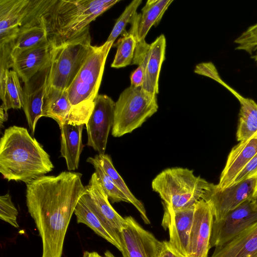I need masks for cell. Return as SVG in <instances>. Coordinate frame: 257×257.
Masks as SVG:
<instances>
[{"label": "cell", "instance_id": "obj_21", "mask_svg": "<svg viewBox=\"0 0 257 257\" xmlns=\"http://www.w3.org/2000/svg\"><path fill=\"white\" fill-rule=\"evenodd\" d=\"M47 38L46 30L42 23L32 17L20 28L19 32L12 40L0 45V53L8 56L11 63L12 59L20 52Z\"/></svg>", "mask_w": 257, "mask_h": 257}, {"label": "cell", "instance_id": "obj_19", "mask_svg": "<svg viewBox=\"0 0 257 257\" xmlns=\"http://www.w3.org/2000/svg\"><path fill=\"white\" fill-rule=\"evenodd\" d=\"M32 0H0V45L17 35L30 11Z\"/></svg>", "mask_w": 257, "mask_h": 257}, {"label": "cell", "instance_id": "obj_41", "mask_svg": "<svg viewBox=\"0 0 257 257\" xmlns=\"http://www.w3.org/2000/svg\"><path fill=\"white\" fill-rule=\"evenodd\" d=\"M101 257H116V256H115L110 251L106 250L104 252V256H101Z\"/></svg>", "mask_w": 257, "mask_h": 257}, {"label": "cell", "instance_id": "obj_3", "mask_svg": "<svg viewBox=\"0 0 257 257\" xmlns=\"http://www.w3.org/2000/svg\"><path fill=\"white\" fill-rule=\"evenodd\" d=\"M54 167L50 155L27 128L13 125L5 130L0 140V173L5 179L27 184Z\"/></svg>", "mask_w": 257, "mask_h": 257}, {"label": "cell", "instance_id": "obj_27", "mask_svg": "<svg viewBox=\"0 0 257 257\" xmlns=\"http://www.w3.org/2000/svg\"><path fill=\"white\" fill-rule=\"evenodd\" d=\"M20 77L12 70H0V97L2 106L6 111L10 109H21L23 106V89Z\"/></svg>", "mask_w": 257, "mask_h": 257}, {"label": "cell", "instance_id": "obj_25", "mask_svg": "<svg viewBox=\"0 0 257 257\" xmlns=\"http://www.w3.org/2000/svg\"><path fill=\"white\" fill-rule=\"evenodd\" d=\"M166 41L165 36L161 35L150 44L144 61L145 75L142 87L155 94L159 93V79L161 66L165 60Z\"/></svg>", "mask_w": 257, "mask_h": 257}, {"label": "cell", "instance_id": "obj_1", "mask_svg": "<svg viewBox=\"0 0 257 257\" xmlns=\"http://www.w3.org/2000/svg\"><path fill=\"white\" fill-rule=\"evenodd\" d=\"M82 176L79 172L62 171L26 184V205L42 239L41 257L62 256L75 208L87 192Z\"/></svg>", "mask_w": 257, "mask_h": 257}, {"label": "cell", "instance_id": "obj_43", "mask_svg": "<svg viewBox=\"0 0 257 257\" xmlns=\"http://www.w3.org/2000/svg\"><path fill=\"white\" fill-rule=\"evenodd\" d=\"M253 53H254V54L252 56V58L255 61L257 59V47L255 49Z\"/></svg>", "mask_w": 257, "mask_h": 257}, {"label": "cell", "instance_id": "obj_45", "mask_svg": "<svg viewBox=\"0 0 257 257\" xmlns=\"http://www.w3.org/2000/svg\"><path fill=\"white\" fill-rule=\"evenodd\" d=\"M83 257H85V256L84 255H83Z\"/></svg>", "mask_w": 257, "mask_h": 257}, {"label": "cell", "instance_id": "obj_44", "mask_svg": "<svg viewBox=\"0 0 257 257\" xmlns=\"http://www.w3.org/2000/svg\"><path fill=\"white\" fill-rule=\"evenodd\" d=\"M255 61L256 62V64H257V59L255 60Z\"/></svg>", "mask_w": 257, "mask_h": 257}, {"label": "cell", "instance_id": "obj_36", "mask_svg": "<svg viewBox=\"0 0 257 257\" xmlns=\"http://www.w3.org/2000/svg\"><path fill=\"white\" fill-rule=\"evenodd\" d=\"M145 75V68L143 60L131 75V86L135 87H142L144 82Z\"/></svg>", "mask_w": 257, "mask_h": 257}, {"label": "cell", "instance_id": "obj_11", "mask_svg": "<svg viewBox=\"0 0 257 257\" xmlns=\"http://www.w3.org/2000/svg\"><path fill=\"white\" fill-rule=\"evenodd\" d=\"M257 221V210L250 199L230 211L221 219L214 220L210 239V248L221 246L239 235Z\"/></svg>", "mask_w": 257, "mask_h": 257}, {"label": "cell", "instance_id": "obj_14", "mask_svg": "<svg viewBox=\"0 0 257 257\" xmlns=\"http://www.w3.org/2000/svg\"><path fill=\"white\" fill-rule=\"evenodd\" d=\"M213 221L210 206L201 199L195 205L189 236V257H208Z\"/></svg>", "mask_w": 257, "mask_h": 257}, {"label": "cell", "instance_id": "obj_42", "mask_svg": "<svg viewBox=\"0 0 257 257\" xmlns=\"http://www.w3.org/2000/svg\"><path fill=\"white\" fill-rule=\"evenodd\" d=\"M252 178H254L255 179V188L254 192V194H255L257 192V172L253 176Z\"/></svg>", "mask_w": 257, "mask_h": 257}, {"label": "cell", "instance_id": "obj_26", "mask_svg": "<svg viewBox=\"0 0 257 257\" xmlns=\"http://www.w3.org/2000/svg\"><path fill=\"white\" fill-rule=\"evenodd\" d=\"M226 88L236 97L240 105L236 132L237 141L257 136V103L251 98L242 96L229 85Z\"/></svg>", "mask_w": 257, "mask_h": 257}, {"label": "cell", "instance_id": "obj_32", "mask_svg": "<svg viewBox=\"0 0 257 257\" xmlns=\"http://www.w3.org/2000/svg\"><path fill=\"white\" fill-rule=\"evenodd\" d=\"M18 211L12 201L8 192L0 197V218L12 226L18 228L17 222Z\"/></svg>", "mask_w": 257, "mask_h": 257}, {"label": "cell", "instance_id": "obj_34", "mask_svg": "<svg viewBox=\"0 0 257 257\" xmlns=\"http://www.w3.org/2000/svg\"><path fill=\"white\" fill-rule=\"evenodd\" d=\"M194 72L209 77L220 83L225 87L227 85L221 79L215 65L211 62H203L197 64Z\"/></svg>", "mask_w": 257, "mask_h": 257}, {"label": "cell", "instance_id": "obj_10", "mask_svg": "<svg viewBox=\"0 0 257 257\" xmlns=\"http://www.w3.org/2000/svg\"><path fill=\"white\" fill-rule=\"evenodd\" d=\"M118 232L122 257H159L163 242L145 229L131 216Z\"/></svg>", "mask_w": 257, "mask_h": 257}, {"label": "cell", "instance_id": "obj_33", "mask_svg": "<svg viewBox=\"0 0 257 257\" xmlns=\"http://www.w3.org/2000/svg\"><path fill=\"white\" fill-rule=\"evenodd\" d=\"M234 42L237 45L236 49L252 54L257 47V23L248 28Z\"/></svg>", "mask_w": 257, "mask_h": 257}, {"label": "cell", "instance_id": "obj_13", "mask_svg": "<svg viewBox=\"0 0 257 257\" xmlns=\"http://www.w3.org/2000/svg\"><path fill=\"white\" fill-rule=\"evenodd\" d=\"M43 116L54 119L60 125L65 123L86 124L91 113L74 107L71 104L68 90L47 87L44 95Z\"/></svg>", "mask_w": 257, "mask_h": 257}, {"label": "cell", "instance_id": "obj_4", "mask_svg": "<svg viewBox=\"0 0 257 257\" xmlns=\"http://www.w3.org/2000/svg\"><path fill=\"white\" fill-rule=\"evenodd\" d=\"M209 182L196 176L188 168L166 169L152 182V188L163 200V206L173 211L194 205L201 199Z\"/></svg>", "mask_w": 257, "mask_h": 257}, {"label": "cell", "instance_id": "obj_5", "mask_svg": "<svg viewBox=\"0 0 257 257\" xmlns=\"http://www.w3.org/2000/svg\"><path fill=\"white\" fill-rule=\"evenodd\" d=\"M89 27L55 47L47 87L67 90L94 49Z\"/></svg>", "mask_w": 257, "mask_h": 257}, {"label": "cell", "instance_id": "obj_12", "mask_svg": "<svg viewBox=\"0 0 257 257\" xmlns=\"http://www.w3.org/2000/svg\"><path fill=\"white\" fill-rule=\"evenodd\" d=\"M173 2L148 0L142 9V13L133 18L130 24L134 28L137 42L133 64L139 65L143 61L150 45L146 42L145 38L151 27L159 23Z\"/></svg>", "mask_w": 257, "mask_h": 257}, {"label": "cell", "instance_id": "obj_40", "mask_svg": "<svg viewBox=\"0 0 257 257\" xmlns=\"http://www.w3.org/2000/svg\"><path fill=\"white\" fill-rule=\"evenodd\" d=\"M83 255L85 257H101L102 256L100 255L97 252L93 251V252H88L85 251L83 253Z\"/></svg>", "mask_w": 257, "mask_h": 257}, {"label": "cell", "instance_id": "obj_16", "mask_svg": "<svg viewBox=\"0 0 257 257\" xmlns=\"http://www.w3.org/2000/svg\"><path fill=\"white\" fill-rule=\"evenodd\" d=\"M51 62L24 83L22 108L32 136L38 120L43 116L42 106Z\"/></svg>", "mask_w": 257, "mask_h": 257}, {"label": "cell", "instance_id": "obj_37", "mask_svg": "<svg viewBox=\"0 0 257 257\" xmlns=\"http://www.w3.org/2000/svg\"><path fill=\"white\" fill-rule=\"evenodd\" d=\"M159 257H186L173 247L169 241H163Z\"/></svg>", "mask_w": 257, "mask_h": 257}, {"label": "cell", "instance_id": "obj_28", "mask_svg": "<svg viewBox=\"0 0 257 257\" xmlns=\"http://www.w3.org/2000/svg\"><path fill=\"white\" fill-rule=\"evenodd\" d=\"M95 156L105 173L128 199L130 203L138 210L144 222L147 224H150L151 222L143 203L137 199L128 189L123 179L115 169L110 156L105 154H98Z\"/></svg>", "mask_w": 257, "mask_h": 257}, {"label": "cell", "instance_id": "obj_20", "mask_svg": "<svg viewBox=\"0 0 257 257\" xmlns=\"http://www.w3.org/2000/svg\"><path fill=\"white\" fill-rule=\"evenodd\" d=\"M77 223H83L97 234L121 250L118 232L110 227L93 207L87 192L79 200L74 212Z\"/></svg>", "mask_w": 257, "mask_h": 257}, {"label": "cell", "instance_id": "obj_22", "mask_svg": "<svg viewBox=\"0 0 257 257\" xmlns=\"http://www.w3.org/2000/svg\"><path fill=\"white\" fill-rule=\"evenodd\" d=\"M85 187L90 200L96 212L110 227L118 232L120 231L125 225L126 220L111 205L95 172L91 175L88 184Z\"/></svg>", "mask_w": 257, "mask_h": 257}, {"label": "cell", "instance_id": "obj_31", "mask_svg": "<svg viewBox=\"0 0 257 257\" xmlns=\"http://www.w3.org/2000/svg\"><path fill=\"white\" fill-rule=\"evenodd\" d=\"M142 2L141 0H134L126 7L124 11L117 20L106 42L114 43L118 36L123 33L126 25L127 23H131Z\"/></svg>", "mask_w": 257, "mask_h": 257}, {"label": "cell", "instance_id": "obj_30", "mask_svg": "<svg viewBox=\"0 0 257 257\" xmlns=\"http://www.w3.org/2000/svg\"><path fill=\"white\" fill-rule=\"evenodd\" d=\"M86 162L93 165L99 182L111 203L125 202L131 203L128 199L117 187L111 178L105 173L95 156L94 157H88Z\"/></svg>", "mask_w": 257, "mask_h": 257}, {"label": "cell", "instance_id": "obj_29", "mask_svg": "<svg viewBox=\"0 0 257 257\" xmlns=\"http://www.w3.org/2000/svg\"><path fill=\"white\" fill-rule=\"evenodd\" d=\"M123 36L116 43V53L111 65V67L119 68L132 63L137 46V38L134 28L132 26L128 32H123Z\"/></svg>", "mask_w": 257, "mask_h": 257}, {"label": "cell", "instance_id": "obj_24", "mask_svg": "<svg viewBox=\"0 0 257 257\" xmlns=\"http://www.w3.org/2000/svg\"><path fill=\"white\" fill-rule=\"evenodd\" d=\"M211 257H257V221L228 242L215 247Z\"/></svg>", "mask_w": 257, "mask_h": 257}, {"label": "cell", "instance_id": "obj_35", "mask_svg": "<svg viewBox=\"0 0 257 257\" xmlns=\"http://www.w3.org/2000/svg\"><path fill=\"white\" fill-rule=\"evenodd\" d=\"M256 172L257 153L250 160V161L248 163L246 166L238 174V175L235 179L233 184L237 183L243 180L252 178Z\"/></svg>", "mask_w": 257, "mask_h": 257}, {"label": "cell", "instance_id": "obj_38", "mask_svg": "<svg viewBox=\"0 0 257 257\" xmlns=\"http://www.w3.org/2000/svg\"><path fill=\"white\" fill-rule=\"evenodd\" d=\"M8 118V113L2 106L0 107V127L3 126V123Z\"/></svg>", "mask_w": 257, "mask_h": 257}, {"label": "cell", "instance_id": "obj_17", "mask_svg": "<svg viewBox=\"0 0 257 257\" xmlns=\"http://www.w3.org/2000/svg\"><path fill=\"white\" fill-rule=\"evenodd\" d=\"M195 205L177 211H173L164 207V213L162 225L164 229H168L169 242L186 257H189V236L193 220Z\"/></svg>", "mask_w": 257, "mask_h": 257}, {"label": "cell", "instance_id": "obj_23", "mask_svg": "<svg viewBox=\"0 0 257 257\" xmlns=\"http://www.w3.org/2000/svg\"><path fill=\"white\" fill-rule=\"evenodd\" d=\"M84 124L65 123L59 125L61 132V156L66 161L69 171L78 168L84 145L82 133Z\"/></svg>", "mask_w": 257, "mask_h": 257}, {"label": "cell", "instance_id": "obj_39", "mask_svg": "<svg viewBox=\"0 0 257 257\" xmlns=\"http://www.w3.org/2000/svg\"><path fill=\"white\" fill-rule=\"evenodd\" d=\"M250 203L255 210H257V192L253 195L250 199Z\"/></svg>", "mask_w": 257, "mask_h": 257}, {"label": "cell", "instance_id": "obj_18", "mask_svg": "<svg viewBox=\"0 0 257 257\" xmlns=\"http://www.w3.org/2000/svg\"><path fill=\"white\" fill-rule=\"evenodd\" d=\"M257 153V136L239 142L231 150L221 173L217 187L224 189L231 186L235 179Z\"/></svg>", "mask_w": 257, "mask_h": 257}, {"label": "cell", "instance_id": "obj_2", "mask_svg": "<svg viewBox=\"0 0 257 257\" xmlns=\"http://www.w3.org/2000/svg\"><path fill=\"white\" fill-rule=\"evenodd\" d=\"M119 0H35L32 17L43 24L55 46L83 31Z\"/></svg>", "mask_w": 257, "mask_h": 257}, {"label": "cell", "instance_id": "obj_15", "mask_svg": "<svg viewBox=\"0 0 257 257\" xmlns=\"http://www.w3.org/2000/svg\"><path fill=\"white\" fill-rule=\"evenodd\" d=\"M54 49L55 46L45 39L14 56L11 68L25 83L51 62Z\"/></svg>", "mask_w": 257, "mask_h": 257}, {"label": "cell", "instance_id": "obj_8", "mask_svg": "<svg viewBox=\"0 0 257 257\" xmlns=\"http://www.w3.org/2000/svg\"><path fill=\"white\" fill-rule=\"evenodd\" d=\"M254 178L243 180L224 189L209 183L201 199L210 206L214 220L218 221L229 212L250 199L254 194Z\"/></svg>", "mask_w": 257, "mask_h": 257}, {"label": "cell", "instance_id": "obj_7", "mask_svg": "<svg viewBox=\"0 0 257 257\" xmlns=\"http://www.w3.org/2000/svg\"><path fill=\"white\" fill-rule=\"evenodd\" d=\"M113 44V42L106 41L101 46H94L93 51L68 89V97L74 107L92 112L105 61Z\"/></svg>", "mask_w": 257, "mask_h": 257}, {"label": "cell", "instance_id": "obj_9", "mask_svg": "<svg viewBox=\"0 0 257 257\" xmlns=\"http://www.w3.org/2000/svg\"><path fill=\"white\" fill-rule=\"evenodd\" d=\"M115 104V102L107 95L98 94L86 124L87 145L98 154H105L109 134L113 124Z\"/></svg>", "mask_w": 257, "mask_h": 257}, {"label": "cell", "instance_id": "obj_6", "mask_svg": "<svg viewBox=\"0 0 257 257\" xmlns=\"http://www.w3.org/2000/svg\"><path fill=\"white\" fill-rule=\"evenodd\" d=\"M158 107L157 94L142 86L130 85L115 102L112 136L118 138L131 133L155 114Z\"/></svg>", "mask_w": 257, "mask_h": 257}]
</instances>
